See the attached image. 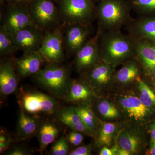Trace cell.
Masks as SVG:
<instances>
[{"label":"cell","instance_id":"cell-1","mask_svg":"<svg viewBox=\"0 0 155 155\" xmlns=\"http://www.w3.org/2000/svg\"><path fill=\"white\" fill-rule=\"evenodd\" d=\"M102 61L116 68L131 58H136L135 40L121 30L97 33Z\"/></svg>","mask_w":155,"mask_h":155},{"label":"cell","instance_id":"cell-2","mask_svg":"<svg viewBox=\"0 0 155 155\" xmlns=\"http://www.w3.org/2000/svg\"><path fill=\"white\" fill-rule=\"evenodd\" d=\"M131 11L126 0H101L97 7V33L121 30L133 19Z\"/></svg>","mask_w":155,"mask_h":155},{"label":"cell","instance_id":"cell-3","mask_svg":"<svg viewBox=\"0 0 155 155\" xmlns=\"http://www.w3.org/2000/svg\"><path fill=\"white\" fill-rule=\"evenodd\" d=\"M119 107L125 119L148 128L151 121L155 119V113L145 106L132 88L114 89L107 96Z\"/></svg>","mask_w":155,"mask_h":155},{"label":"cell","instance_id":"cell-4","mask_svg":"<svg viewBox=\"0 0 155 155\" xmlns=\"http://www.w3.org/2000/svg\"><path fill=\"white\" fill-rule=\"evenodd\" d=\"M35 80L54 96L64 97L72 81L67 68L51 63L34 75Z\"/></svg>","mask_w":155,"mask_h":155},{"label":"cell","instance_id":"cell-5","mask_svg":"<svg viewBox=\"0 0 155 155\" xmlns=\"http://www.w3.org/2000/svg\"><path fill=\"white\" fill-rule=\"evenodd\" d=\"M59 13L62 21L67 25H91L97 19V7L92 0H62Z\"/></svg>","mask_w":155,"mask_h":155},{"label":"cell","instance_id":"cell-6","mask_svg":"<svg viewBox=\"0 0 155 155\" xmlns=\"http://www.w3.org/2000/svg\"><path fill=\"white\" fill-rule=\"evenodd\" d=\"M147 127L127 121L119 131L116 143L131 155L145 153L150 144Z\"/></svg>","mask_w":155,"mask_h":155},{"label":"cell","instance_id":"cell-7","mask_svg":"<svg viewBox=\"0 0 155 155\" xmlns=\"http://www.w3.org/2000/svg\"><path fill=\"white\" fill-rule=\"evenodd\" d=\"M116 68L101 61L87 72L81 74L83 79L98 96H107L114 88Z\"/></svg>","mask_w":155,"mask_h":155},{"label":"cell","instance_id":"cell-8","mask_svg":"<svg viewBox=\"0 0 155 155\" xmlns=\"http://www.w3.org/2000/svg\"><path fill=\"white\" fill-rule=\"evenodd\" d=\"M34 25L45 31L57 29L61 17L51 0H36L28 9Z\"/></svg>","mask_w":155,"mask_h":155},{"label":"cell","instance_id":"cell-9","mask_svg":"<svg viewBox=\"0 0 155 155\" xmlns=\"http://www.w3.org/2000/svg\"><path fill=\"white\" fill-rule=\"evenodd\" d=\"M22 110L28 114H55L59 103L54 97L38 91H23L19 101Z\"/></svg>","mask_w":155,"mask_h":155},{"label":"cell","instance_id":"cell-10","mask_svg":"<svg viewBox=\"0 0 155 155\" xmlns=\"http://www.w3.org/2000/svg\"><path fill=\"white\" fill-rule=\"evenodd\" d=\"M74 65L81 75L87 72L102 61L98 36L91 38L75 54Z\"/></svg>","mask_w":155,"mask_h":155},{"label":"cell","instance_id":"cell-11","mask_svg":"<svg viewBox=\"0 0 155 155\" xmlns=\"http://www.w3.org/2000/svg\"><path fill=\"white\" fill-rule=\"evenodd\" d=\"M60 30L54 29L45 34L38 51L45 60L59 64L64 61V39Z\"/></svg>","mask_w":155,"mask_h":155},{"label":"cell","instance_id":"cell-12","mask_svg":"<svg viewBox=\"0 0 155 155\" xmlns=\"http://www.w3.org/2000/svg\"><path fill=\"white\" fill-rule=\"evenodd\" d=\"M45 33L34 25L18 31L13 35L16 50L24 53L38 51Z\"/></svg>","mask_w":155,"mask_h":155},{"label":"cell","instance_id":"cell-13","mask_svg":"<svg viewBox=\"0 0 155 155\" xmlns=\"http://www.w3.org/2000/svg\"><path fill=\"white\" fill-rule=\"evenodd\" d=\"M121 65V68L115 72L114 89H131L138 78L145 75L141 65L136 58L129 59Z\"/></svg>","mask_w":155,"mask_h":155},{"label":"cell","instance_id":"cell-14","mask_svg":"<svg viewBox=\"0 0 155 155\" xmlns=\"http://www.w3.org/2000/svg\"><path fill=\"white\" fill-rule=\"evenodd\" d=\"M125 28L134 40L155 44V17L139 16Z\"/></svg>","mask_w":155,"mask_h":155},{"label":"cell","instance_id":"cell-15","mask_svg":"<svg viewBox=\"0 0 155 155\" xmlns=\"http://www.w3.org/2000/svg\"><path fill=\"white\" fill-rule=\"evenodd\" d=\"M99 96L95 92L83 79L72 80L67 94L64 97L67 102L76 104L86 103L93 105Z\"/></svg>","mask_w":155,"mask_h":155},{"label":"cell","instance_id":"cell-16","mask_svg":"<svg viewBox=\"0 0 155 155\" xmlns=\"http://www.w3.org/2000/svg\"><path fill=\"white\" fill-rule=\"evenodd\" d=\"M2 25L9 32L14 35L18 31L34 24L28 9L22 6H15L8 10Z\"/></svg>","mask_w":155,"mask_h":155},{"label":"cell","instance_id":"cell-17","mask_svg":"<svg viewBox=\"0 0 155 155\" xmlns=\"http://www.w3.org/2000/svg\"><path fill=\"white\" fill-rule=\"evenodd\" d=\"M92 107L97 116L103 121L116 122L126 120L119 107L107 96L98 97Z\"/></svg>","mask_w":155,"mask_h":155},{"label":"cell","instance_id":"cell-18","mask_svg":"<svg viewBox=\"0 0 155 155\" xmlns=\"http://www.w3.org/2000/svg\"><path fill=\"white\" fill-rule=\"evenodd\" d=\"M89 25L80 24L68 25L64 43L69 53L75 55L91 38Z\"/></svg>","mask_w":155,"mask_h":155},{"label":"cell","instance_id":"cell-19","mask_svg":"<svg viewBox=\"0 0 155 155\" xmlns=\"http://www.w3.org/2000/svg\"><path fill=\"white\" fill-rule=\"evenodd\" d=\"M15 62L5 59L0 64V92L3 96H8L16 91L18 75L16 72Z\"/></svg>","mask_w":155,"mask_h":155},{"label":"cell","instance_id":"cell-20","mask_svg":"<svg viewBox=\"0 0 155 155\" xmlns=\"http://www.w3.org/2000/svg\"><path fill=\"white\" fill-rule=\"evenodd\" d=\"M127 122H106L100 120L99 127L95 137L94 145L97 148L103 147H110L116 142L119 131Z\"/></svg>","mask_w":155,"mask_h":155},{"label":"cell","instance_id":"cell-21","mask_svg":"<svg viewBox=\"0 0 155 155\" xmlns=\"http://www.w3.org/2000/svg\"><path fill=\"white\" fill-rule=\"evenodd\" d=\"M136 58L141 65L144 75L151 80L155 68V44L135 41Z\"/></svg>","mask_w":155,"mask_h":155},{"label":"cell","instance_id":"cell-22","mask_svg":"<svg viewBox=\"0 0 155 155\" xmlns=\"http://www.w3.org/2000/svg\"><path fill=\"white\" fill-rule=\"evenodd\" d=\"M44 60L39 51L24 53L15 62L17 75L22 78L35 75L41 70Z\"/></svg>","mask_w":155,"mask_h":155},{"label":"cell","instance_id":"cell-23","mask_svg":"<svg viewBox=\"0 0 155 155\" xmlns=\"http://www.w3.org/2000/svg\"><path fill=\"white\" fill-rule=\"evenodd\" d=\"M39 119L29 116L23 110L19 111L16 130V138L18 141L25 140L37 133L40 126Z\"/></svg>","mask_w":155,"mask_h":155},{"label":"cell","instance_id":"cell-24","mask_svg":"<svg viewBox=\"0 0 155 155\" xmlns=\"http://www.w3.org/2000/svg\"><path fill=\"white\" fill-rule=\"evenodd\" d=\"M55 114L57 119L63 125L72 130H77L92 137L91 134L77 114L75 106L58 109Z\"/></svg>","mask_w":155,"mask_h":155},{"label":"cell","instance_id":"cell-25","mask_svg":"<svg viewBox=\"0 0 155 155\" xmlns=\"http://www.w3.org/2000/svg\"><path fill=\"white\" fill-rule=\"evenodd\" d=\"M148 78L145 75L138 78L131 88L142 103L155 113V92Z\"/></svg>","mask_w":155,"mask_h":155},{"label":"cell","instance_id":"cell-26","mask_svg":"<svg viewBox=\"0 0 155 155\" xmlns=\"http://www.w3.org/2000/svg\"><path fill=\"white\" fill-rule=\"evenodd\" d=\"M75 107L84 126L94 139L99 127L101 119L95 112L92 105L79 103L75 104Z\"/></svg>","mask_w":155,"mask_h":155},{"label":"cell","instance_id":"cell-27","mask_svg":"<svg viewBox=\"0 0 155 155\" xmlns=\"http://www.w3.org/2000/svg\"><path fill=\"white\" fill-rule=\"evenodd\" d=\"M59 133V128L53 122L46 121L40 125L37 134L41 152L44 151L48 146L54 141Z\"/></svg>","mask_w":155,"mask_h":155},{"label":"cell","instance_id":"cell-28","mask_svg":"<svg viewBox=\"0 0 155 155\" xmlns=\"http://www.w3.org/2000/svg\"><path fill=\"white\" fill-rule=\"evenodd\" d=\"M139 16L155 17V0H126Z\"/></svg>","mask_w":155,"mask_h":155},{"label":"cell","instance_id":"cell-29","mask_svg":"<svg viewBox=\"0 0 155 155\" xmlns=\"http://www.w3.org/2000/svg\"><path fill=\"white\" fill-rule=\"evenodd\" d=\"M16 51L13 35L2 25L0 27V54L1 56L10 55Z\"/></svg>","mask_w":155,"mask_h":155},{"label":"cell","instance_id":"cell-30","mask_svg":"<svg viewBox=\"0 0 155 155\" xmlns=\"http://www.w3.org/2000/svg\"><path fill=\"white\" fill-rule=\"evenodd\" d=\"M69 152V142L64 136L60 137L51 150V154L53 155H68Z\"/></svg>","mask_w":155,"mask_h":155},{"label":"cell","instance_id":"cell-31","mask_svg":"<svg viewBox=\"0 0 155 155\" xmlns=\"http://www.w3.org/2000/svg\"><path fill=\"white\" fill-rule=\"evenodd\" d=\"M83 134L77 130H72L67 134L66 137L69 144L73 146L78 147L83 142Z\"/></svg>","mask_w":155,"mask_h":155},{"label":"cell","instance_id":"cell-32","mask_svg":"<svg viewBox=\"0 0 155 155\" xmlns=\"http://www.w3.org/2000/svg\"><path fill=\"white\" fill-rule=\"evenodd\" d=\"M95 147L94 143H91L88 144L79 146L75 149L69 151V155H90Z\"/></svg>","mask_w":155,"mask_h":155},{"label":"cell","instance_id":"cell-33","mask_svg":"<svg viewBox=\"0 0 155 155\" xmlns=\"http://www.w3.org/2000/svg\"><path fill=\"white\" fill-rule=\"evenodd\" d=\"M31 150L23 147L16 146L12 148L7 153L8 155H28L32 153Z\"/></svg>","mask_w":155,"mask_h":155},{"label":"cell","instance_id":"cell-34","mask_svg":"<svg viewBox=\"0 0 155 155\" xmlns=\"http://www.w3.org/2000/svg\"><path fill=\"white\" fill-rule=\"evenodd\" d=\"M119 147V146L116 142L110 147H102L99 152V155H117Z\"/></svg>","mask_w":155,"mask_h":155},{"label":"cell","instance_id":"cell-35","mask_svg":"<svg viewBox=\"0 0 155 155\" xmlns=\"http://www.w3.org/2000/svg\"><path fill=\"white\" fill-rule=\"evenodd\" d=\"M11 139L9 136L4 134L1 132L0 135V153H2L5 151L10 146Z\"/></svg>","mask_w":155,"mask_h":155},{"label":"cell","instance_id":"cell-36","mask_svg":"<svg viewBox=\"0 0 155 155\" xmlns=\"http://www.w3.org/2000/svg\"><path fill=\"white\" fill-rule=\"evenodd\" d=\"M148 130L150 134V142L155 140V119L150 122L148 126Z\"/></svg>","mask_w":155,"mask_h":155},{"label":"cell","instance_id":"cell-37","mask_svg":"<svg viewBox=\"0 0 155 155\" xmlns=\"http://www.w3.org/2000/svg\"><path fill=\"white\" fill-rule=\"evenodd\" d=\"M145 154L155 155V140L150 143L149 147L147 149Z\"/></svg>","mask_w":155,"mask_h":155},{"label":"cell","instance_id":"cell-38","mask_svg":"<svg viewBox=\"0 0 155 155\" xmlns=\"http://www.w3.org/2000/svg\"><path fill=\"white\" fill-rule=\"evenodd\" d=\"M117 155H131V154L129 152L126 150L124 149L119 147V149H118V153H117Z\"/></svg>","mask_w":155,"mask_h":155},{"label":"cell","instance_id":"cell-39","mask_svg":"<svg viewBox=\"0 0 155 155\" xmlns=\"http://www.w3.org/2000/svg\"><path fill=\"white\" fill-rule=\"evenodd\" d=\"M151 80L152 81L155 85V68L153 71L152 76Z\"/></svg>","mask_w":155,"mask_h":155},{"label":"cell","instance_id":"cell-40","mask_svg":"<svg viewBox=\"0 0 155 155\" xmlns=\"http://www.w3.org/2000/svg\"><path fill=\"white\" fill-rule=\"evenodd\" d=\"M16 1H25V0H16Z\"/></svg>","mask_w":155,"mask_h":155},{"label":"cell","instance_id":"cell-41","mask_svg":"<svg viewBox=\"0 0 155 155\" xmlns=\"http://www.w3.org/2000/svg\"><path fill=\"white\" fill-rule=\"evenodd\" d=\"M1 1L2 2V1H5V0H1Z\"/></svg>","mask_w":155,"mask_h":155},{"label":"cell","instance_id":"cell-42","mask_svg":"<svg viewBox=\"0 0 155 155\" xmlns=\"http://www.w3.org/2000/svg\"><path fill=\"white\" fill-rule=\"evenodd\" d=\"M101 1V0H100V1Z\"/></svg>","mask_w":155,"mask_h":155}]
</instances>
